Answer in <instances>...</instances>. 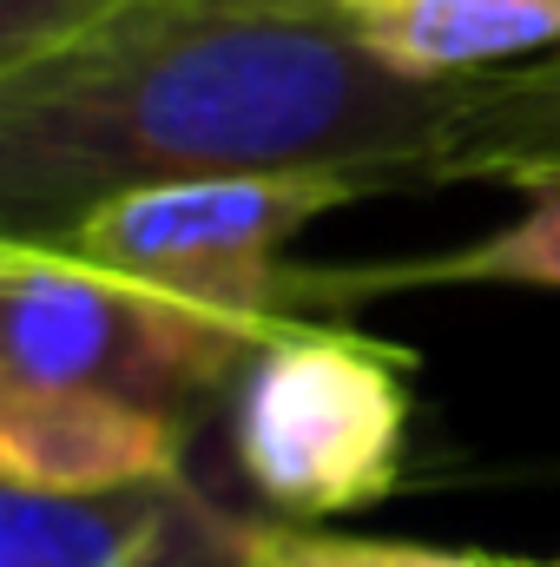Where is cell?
Listing matches in <instances>:
<instances>
[{
	"instance_id": "cell-1",
	"label": "cell",
	"mask_w": 560,
	"mask_h": 567,
	"mask_svg": "<svg viewBox=\"0 0 560 567\" xmlns=\"http://www.w3.org/2000/svg\"><path fill=\"white\" fill-rule=\"evenodd\" d=\"M462 80L383 66L330 7L133 0L0 73V218L53 245L106 198L225 172H370L435 185Z\"/></svg>"
},
{
	"instance_id": "cell-10",
	"label": "cell",
	"mask_w": 560,
	"mask_h": 567,
	"mask_svg": "<svg viewBox=\"0 0 560 567\" xmlns=\"http://www.w3.org/2000/svg\"><path fill=\"white\" fill-rule=\"evenodd\" d=\"M245 567H521L462 548H416V542H363V535H317V528H251Z\"/></svg>"
},
{
	"instance_id": "cell-9",
	"label": "cell",
	"mask_w": 560,
	"mask_h": 567,
	"mask_svg": "<svg viewBox=\"0 0 560 567\" xmlns=\"http://www.w3.org/2000/svg\"><path fill=\"white\" fill-rule=\"evenodd\" d=\"M422 284H528L560 290V185L535 192L521 218L501 231L442 251V258H403V265H356V271H297L290 265V310L310 303H350V297H383V290H422Z\"/></svg>"
},
{
	"instance_id": "cell-13",
	"label": "cell",
	"mask_w": 560,
	"mask_h": 567,
	"mask_svg": "<svg viewBox=\"0 0 560 567\" xmlns=\"http://www.w3.org/2000/svg\"><path fill=\"white\" fill-rule=\"evenodd\" d=\"M548 567H560V561H548Z\"/></svg>"
},
{
	"instance_id": "cell-12",
	"label": "cell",
	"mask_w": 560,
	"mask_h": 567,
	"mask_svg": "<svg viewBox=\"0 0 560 567\" xmlns=\"http://www.w3.org/2000/svg\"><path fill=\"white\" fill-rule=\"evenodd\" d=\"M225 7H283V13H323L336 0H225Z\"/></svg>"
},
{
	"instance_id": "cell-4",
	"label": "cell",
	"mask_w": 560,
	"mask_h": 567,
	"mask_svg": "<svg viewBox=\"0 0 560 567\" xmlns=\"http://www.w3.org/2000/svg\"><path fill=\"white\" fill-rule=\"evenodd\" d=\"M383 192L370 172H225V178H178L106 198L53 245L152 284L165 297L245 317V323H297L290 310V238L336 205Z\"/></svg>"
},
{
	"instance_id": "cell-11",
	"label": "cell",
	"mask_w": 560,
	"mask_h": 567,
	"mask_svg": "<svg viewBox=\"0 0 560 567\" xmlns=\"http://www.w3.org/2000/svg\"><path fill=\"white\" fill-rule=\"evenodd\" d=\"M133 0H0V73L86 40L93 27H106Z\"/></svg>"
},
{
	"instance_id": "cell-8",
	"label": "cell",
	"mask_w": 560,
	"mask_h": 567,
	"mask_svg": "<svg viewBox=\"0 0 560 567\" xmlns=\"http://www.w3.org/2000/svg\"><path fill=\"white\" fill-rule=\"evenodd\" d=\"M521 185L548 192L560 185V53L462 80L455 140L435 165V185Z\"/></svg>"
},
{
	"instance_id": "cell-6",
	"label": "cell",
	"mask_w": 560,
	"mask_h": 567,
	"mask_svg": "<svg viewBox=\"0 0 560 567\" xmlns=\"http://www.w3.org/2000/svg\"><path fill=\"white\" fill-rule=\"evenodd\" d=\"M211 515L185 482H145L113 495L0 488V567H158L178 535Z\"/></svg>"
},
{
	"instance_id": "cell-7",
	"label": "cell",
	"mask_w": 560,
	"mask_h": 567,
	"mask_svg": "<svg viewBox=\"0 0 560 567\" xmlns=\"http://www.w3.org/2000/svg\"><path fill=\"white\" fill-rule=\"evenodd\" d=\"M330 13L409 80H481L560 53V0H336Z\"/></svg>"
},
{
	"instance_id": "cell-3",
	"label": "cell",
	"mask_w": 560,
	"mask_h": 567,
	"mask_svg": "<svg viewBox=\"0 0 560 567\" xmlns=\"http://www.w3.org/2000/svg\"><path fill=\"white\" fill-rule=\"evenodd\" d=\"M231 449L290 522L383 502L409 455V357L356 330L283 323L238 377Z\"/></svg>"
},
{
	"instance_id": "cell-2",
	"label": "cell",
	"mask_w": 560,
	"mask_h": 567,
	"mask_svg": "<svg viewBox=\"0 0 560 567\" xmlns=\"http://www.w3.org/2000/svg\"><path fill=\"white\" fill-rule=\"evenodd\" d=\"M278 330L113 278L60 245H0V383L20 390H100L191 429Z\"/></svg>"
},
{
	"instance_id": "cell-5",
	"label": "cell",
	"mask_w": 560,
	"mask_h": 567,
	"mask_svg": "<svg viewBox=\"0 0 560 567\" xmlns=\"http://www.w3.org/2000/svg\"><path fill=\"white\" fill-rule=\"evenodd\" d=\"M185 423L100 390H20L0 383V482L46 495H113L178 482Z\"/></svg>"
}]
</instances>
